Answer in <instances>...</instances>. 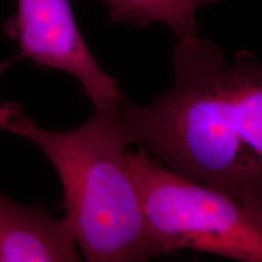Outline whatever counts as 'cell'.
Listing matches in <instances>:
<instances>
[{
  "label": "cell",
  "mask_w": 262,
  "mask_h": 262,
  "mask_svg": "<svg viewBox=\"0 0 262 262\" xmlns=\"http://www.w3.org/2000/svg\"><path fill=\"white\" fill-rule=\"evenodd\" d=\"M175 81L148 106L124 102L130 142L164 165L262 212V62L195 37L173 52Z\"/></svg>",
  "instance_id": "cell-1"
},
{
  "label": "cell",
  "mask_w": 262,
  "mask_h": 262,
  "mask_svg": "<svg viewBox=\"0 0 262 262\" xmlns=\"http://www.w3.org/2000/svg\"><path fill=\"white\" fill-rule=\"evenodd\" d=\"M122 104L96 110L67 131L42 129L15 102L0 104V129L31 141L48 157L63 188L67 221L85 260L137 262L153 257Z\"/></svg>",
  "instance_id": "cell-2"
},
{
  "label": "cell",
  "mask_w": 262,
  "mask_h": 262,
  "mask_svg": "<svg viewBox=\"0 0 262 262\" xmlns=\"http://www.w3.org/2000/svg\"><path fill=\"white\" fill-rule=\"evenodd\" d=\"M127 159L153 257L194 250L262 262V212L172 171L143 148Z\"/></svg>",
  "instance_id": "cell-3"
},
{
  "label": "cell",
  "mask_w": 262,
  "mask_h": 262,
  "mask_svg": "<svg viewBox=\"0 0 262 262\" xmlns=\"http://www.w3.org/2000/svg\"><path fill=\"white\" fill-rule=\"evenodd\" d=\"M17 10L5 24L21 57L73 75L96 110L125 102L117 80L101 67L75 21L70 0H16Z\"/></svg>",
  "instance_id": "cell-4"
},
{
  "label": "cell",
  "mask_w": 262,
  "mask_h": 262,
  "mask_svg": "<svg viewBox=\"0 0 262 262\" xmlns=\"http://www.w3.org/2000/svg\"><path fill=\"white\" fill-rule=\"evenodd\" d=\"M79 261L70 222L40 204L26 206L0 193V262Z\"/></svg>",
  "instance_id": "cell-5"
},
{
  "label": "cell",
  "mask_w": 262,
  "mask_h": 262,
  "mask_svg": "<svg viewBox=\"0 0 262 262\" xmlns=\"http://www.w3.org/2000/svg\"><path fill=\"white\" fill-rule=\"evenodd\" d=\"M113 24L146 27L163 24L175 33L179 41L198 37L196 11L220 0H102Z\"/></svg>",
  "instance_id": "cell-6"
},
{
  "label": "cell",
  "mask_w": 262,
  "mask_h": 262,
  "mask_svg": "<svg viewBox=\"0 0 262 262\" xmlns=\"http://www.w3.org/2000/svg\"><path fill=\"white\" fill-rule=\"evenodd\" d=\"M19 57H21V56H16V57H14V58H11V60L5 61V62H0V75H2V73H3V72H4L5 70H8L10 66L14 63V62L17 61Z\"/></svg>",
  "instance_id": "cell-7"
}]
</instances>
